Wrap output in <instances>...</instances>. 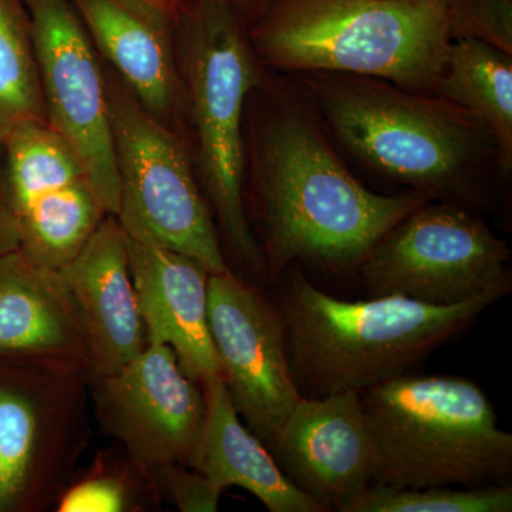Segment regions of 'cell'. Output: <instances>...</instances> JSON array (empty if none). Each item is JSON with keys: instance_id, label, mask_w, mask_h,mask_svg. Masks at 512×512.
Wrapping results in <instances>:
<instances>
[{"instance_id": "1", "label": "cell", "mask_w": 512, "mask_h": 512, "mask_svg": "<svg viewBox=\"0 0 512 512\" xmlns=\"http://www.w3.org/2000/svg\"><path fill=\"white\" fill-rule=\"evenodd\" d=\"M251 170L264 272L271 282L296 262L333 272L359 268L390 229L431 201L417 191H370L296 104H278L259 120Z\"/></svg>"}, {"instance_id": "2", "label": "cell", "mask_w": 512, "mask_h": 512, "mask_svg": "<svg viewBox=\"0 0 512 512\" xmlns=\"http://www.w3.org/2000/svg\"><path fill=\"white\" fill-rule=\"evenodd\" d=\"M284 275L275 305L293 379L306 397L362 392L409 373L505 296L491 292L454 306L394 295L343 301L316 288L298 269Z\"/></svg>"}, {"instance_id": "3", "label": "cell", "mask_w": 512, "mask_h": 512, "mask_svg": "<svg viewBox=\"0 0 512 512\" xmlns=\"http://www.w3.org/2000/svg\"><path fill=\"white\" fill-rule=\"evenodd\" d=\"M248 37L274 69L372 77L436 96L453 43L446 0H272Z\"/></svg>"}, {"instance_id": "4", "label": "cell", "mask_w": 512, "mask_h": 512, "mask_svg": "<svg viewBox=\"0 0 512 512\" xmlns=\"http://www.w3.org/2000/svg\"><path fill=\"white\" fill-rule=\"evenodd\" d=\"M318 110L350 153L430 200L467 208L493 137L456 104L384 80L309 73Z\"/></svg>"}, {"instance_id": "5", "label": "cell", "mask_w": 512, "mask_h": 512, "mask_svg": "<svg viewBox=\"0 0 512 512\" xmlns=\"http://www.w3.org/2000/svg\"><path fill=\"white\" fill-rule=\"evenodd\" d=\"M377 451L372 484L476 488L510 483L512 436L487 394L458 376L390 377L359 392Z\"/></svg>"}, {"instance_id": "6", "label": "cell", "mask_w": 512, "mask_h": 512, "mask_svg": "<svg viewBox=\"0 0 512 512\" xmlns=\"http://www.w3.org/2000/svg\"><path fill=\"white\" fill-rule=\"evenodd\" d=\"M178 28L183 109L195 136L202 188L225 242L251 274L265 275L245 212V106L261 70L242 15L227 0H191Z\"/></svg>"}, {"instance_id": "7", "label": "cell", "mask_w": 512, "mask_h": 512, "mask_svg": "<svg viewBox=\"0 0 512 512\" xmlns=\"http://www.w3.org/2000/svg\"><path fill=\"white\" fill-rule=\"evenodd\" d=\"M106 80L119 171L117 221L130 238L191 256L210 274L227 271L217 224L184 141L114 73Z\"/></svg>"}, {"instance_id": "8", "label": "cell", "mask_w": 512, "mask_h": 512, "mask_svg": "<svg viewBox=\"0 0 512 512\" xmlns=\"http://www.w3.org/2000/svg\"><path fill=\"white\" fill-rule=\"evenodd\" d=\"M511 251L473 212L426 202L390 229L359 265L369 298L454 306L511 291Z\"/></svg>"}, {"instance_id": "9", "label": "cell", "mask_w": 512, "mask_h": 512, "mask_svg": "<svg viewBox=\"0 0 512 512\" xmlns=\"http://www.w3.org/2000/svg\"><path fill=\"white\" fill-rule=\"evenodd\" d=\"M89 379L0 360V512L53 507L89 440Z\"/></svg>"}, {"instance_id": "10", "label": "cell", "mask_w": 512, "mask_h": 512, "mask_svg": "<svg viewBox=\"0 0 512 512\" xmlns=\"http://www.w3.org/2000/svg\"><path fill=\"white\" fill-rule=\"evenodd\" d=\"M39 66L46 121L72 147L104 211L117 217L119 171L106 73L70 0H23Z\"/></svg>"}, {"instance_id": "11", "label": "cell", "mask_w": 512, "mask_h": 512, "mask_svg": "<svg viewBox=\"0 0 512 512\" xmlns=\"http://www.w3.org/2000/svg\"><path fill=\"white\" fill-rule=\"evenodd\" d=\"M19 251L59 271L107 217L72 147L47 121L20 124L2 141Z\"/></svg>"}, {"instance_id": "12", "label": "cell", "mask_w": 512, "mask_h": 512, "mask_svg": "<svg viewBox=\"0 0 512 512\" xmlns=\"http://www.w3.org/2000/svg\"><path fill=\"white\" fill-rule=\"evenodd\" d=\"M208 326L235 409L271 447L302 397L289 366L281 313L258 288L227 269L210 274Z\"/></svg>"}, {"instance_id": "13", "label": "cell", "mask_w": 512, "mask_h": 512, "mask_svg": "<svg viewBox=\"0 0 512 512\" xmlns=\"http://www.w3.org/2000/svg\"><path fill=\"white\" fill-rule=\"evenodd\" d=\"M89 397L103 433L137 463L191 467L207 400L170 346L148 343L113 375L90 380Z\"/></svg>"}, {"instance_id": "14", "label": "cell", "mask_w": 512, "mask_h": 512, "mask_svg": "<svg viewBox=\"0 0 512 512\" xmlns=\"http://www.w3.org/2000/svg\"><path fill=\"white\" fill-rule=\"evenodd\" d=\"M269 450L285 476L325 511L348 512L375 478L376 444L356 390L302 396Z\"/></svg>"}, {"instance_id": "15", "label": "cell", "mask_w": 512, "mask_h": 512, "mask_svg": "<svg viewBox=\"0 0 512 512\" xmlns=\"http://www.w3.org/2000/svg\"><path fill=\"white\" fill-rule=\"evenodd\" d=\"M0 360L92 373V349L62 275L22 251L0 256Z\"/></svg>"}, {"instance_id": "16", "label": "cell", "mask_w": 512, "mask_h": 512, "mask_svg": "<svg viewBox=\"0 0 512 512\" xmlns=\"http://www.w3.org/2000/svg\"><path fill=\"white\" fill-rule=\"evenodd\" d=\"M92 349L90 380L109 376L148 345L128 258L127 234L107 215L86 245L59 269Z\"/></svg>"}, {"instance_id": "17", "label": "cell", "mask_w": 512, "mask_h": 512, "mask_svg": "<svg viewBox=\"0 0 512 512\" xmlns=\"http://www.w3.org/2000/svg\"><path fill=\"white\" fill-rule=\"evenodd\" d=\"M127 241L148 343L170 346L185 375L204 386L220 376L208 326L210 271L180 252Z\"/></svg>"}, {"instance_id": "18", "label": "cell", "mask_w": 512, "mask_h": 512, "mask_svg": "<svg viewBox=\"0 0 512 512\" xmlns=\"http://www.w3.org/2000/svg\"><path fill=\"white\" fill-rule=\"evenodd\" d=\"M138 103L173 128L183 110L173 19L141 0H70Z\"/></svg>"}, {"instance_id": "19", "label": "cell", "mask_w": 512, "mask_h": 512, "mask_svg": "<svg viewBox=\"0 0 512 512\" xmlns=\"http://www.w3.org/2000/svg\"><path fill=\"white\" fill-rule=\"evenodd\" d=\"M202 389L207 413L191 467L224 490L244 488L268 511L325 512L285 476L264 441L241 423L222 377H214Z\"/></svg>"}, {"instance_id": "20", "label": "cell", "mask_w": 512, "mask_h": 512, "mask_svg": "<svg viewBox=\"0 0 512 512\" xmlns=\"http://www.w3.org/2000/svg\"><path fill=\"white\" fill-rule=\"evenodd\" d=\"M437 96L470 113L493 137L501 174L512 167V56L477 39L453 40Z\"/></svg>"}, {"instance_id": "21", "label": "cell", "mask_w": 512, "mask_h": 512, "mask_svg": "<svg viewBox=\"0 0 512 512\" xmlns=\"http://www.w3.org/2000/svg\"><path fill=\"white\" fill-rule=\"evenodd\" d=\"M161 503L150 467L119 446L101 451L83 473L73 474L53 507L57 512H143Z\"/></svg>"}, {"instance_id": "22", "label": "cell", "mask_w": 512, "mask_h": 512, "mask_svg": "<svg viewBox=\"0 0 512 512\" xmlns=\"http://www.w3.org/2000/svg\"><path fill=\"white\" fill-rule=\"evenodd\" d=\"M30 121L46 109L29 16L23 0H0V144Z\"/></svg>"}, {"instance_id": "23", "label": "cell", "mask_w": 512, "mask_h": 512, "mask_svg": "<svg viewBox=\"0 0 512 512\" xmlns=\"http://www.w3.org/2000/svg\"><path fill=\"white\" fill-rule=\"evenodd\" d=\"M512 485L396 488L370 484L348 512H510Z\"/></svg>"}, {"instance_id": "24", "label": "cell", "mask_w": 512, "mask_h": 512, "mask_svg": "<svg viewBox=\"0 0 512 512\" xmlns=\"http://www.w3.org/2000/svg\"><path fill=\"white\" fill-rule=\"evenodd\" d=\"M451 39H477L512 56V0H446Z\"/></svg>"}, {"instance_id": "25", "label": "cell", "mask_w": 512, "mask_h": 512, "mask_svg": "<svg viewBox=\"0 0 512 512\" xmlns=\"http://www.w3.org/2000/svg\"><path fill=\"white\" fill-rule=\"evenodd\" d=\"M154 484L163 501L181 512H215L224 488L195 468L170 464L151 467Z\"/></svg>"}, {"instance_id": "26", "label": "cell", "mask_w": 512, "mask_h": 512, "mask_svg": "<svg viewBox=\"0 0 512 512\" xmlns=\"http://www.w3.org/2000/svg\"><path fill=\"white\" fill-rule=\"evenodd\" d=\"M20 247L19 227L9 200L6 184L5 156L0 144V256L18 251Z\"/></svg>"}, {"instance_id": "27", "label": "cell", "mask_w": 512, "mask_h": 512, "mask_svg": "<svg viewBox=\"0 0 512 512\" xmlns=\"http://www.w3.org/2000/svg\"><path fill=\"white\" fill-rule=\"evenodd\" d=\"M141 2L160 10V12H163L164 15H167L168 18L173 19L177 23L184 10L190 5L191 0H141Z\"/></svg>"}, {"instance_id": "28", "label": "cell", "mask_w": 512, "mask_h": 512, "mask_svg": "<svg viewBox=\"0 0 512 512\" xmlns=\"http://www.w3.org/2000/svg\"><path fill=\"white\" fill-rule=\"evenodd\" d=\"M229 5L234 6L241 15H258L262 9L272 0H227Z\"/></svg>"}]
</instances>
